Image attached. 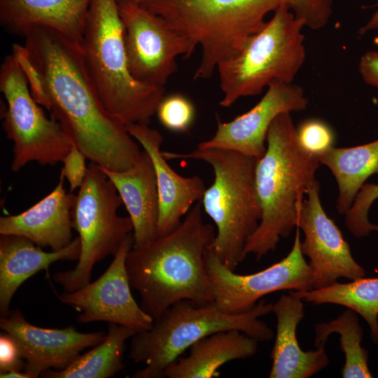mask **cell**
Segmentation results:
<instances>
[{"label":"cell","instance_id":"6da1fadb","mask_svg":"<svg viewBox=\"0 0 378 378\" xmlns=\"http://www.w3.org/2000/svg\"><path fill=\"white\" fill-rule=\"evenodd\" d=\"M24 46L39 71L48 111L90 162L122 172L140 150L126 125L104 108L85 70L80 43L44 27L32 29Z\"/></svg>","mask_w":378,"mask_h":378},{"label":"cell","instance_id":"7a4b0ae2","mask_svg":"<svg viewBox=\"0 0 378 378\" xmlns=\"http://www.w3.org/2000/svg\"><path fill=\"white\" fill-rule=\"evenodd\" d=\"M215 236L213 225L203 220L200 200L175 230L129 251L125 267L130 286L153 320L181 300L214 302L205 253Z\"/></svg>","mask_w":378,"mask_h":378},{"label":"cell","instance_id":"3957f363","mask_svg":"<svg viewBox=\"0 0 378 378\" xmlns=\"http://www.w3.org/2000/svg\"><path fill=\"white\" fill-rule=\"evenodd\" d=\"M266 150L257 159L255 188L262 216L248 238L244 255L259 260L274 251L281 238L297 227L304 195L316 179L321 164L318 157L300 144L290 113L279 114L271 124Z\"/></svg>","mask_w":378,"mask_h":378},{"label":"cell","instance_id":"277c9868","mask_svg":"<svg viewBox=\"0 0 378 378\" xmlns=\"http://www.w3.org/2000/svg\"><path fill=\"white\" fill-rule=\"evenodd\" d=\"M317 0H143L140 4L202 48L193 78L212 76L218 65L234 57L267 22L270 12L286 7L307 16Z\"/></svg>","mask_w":378,"mask_h":378},{"label":"cell","instance_id":"5b68a950","mask_svg":"<svg viewBox=\"0 0 378 378\" xmlns=\"http://www.w3.org/2000/svg\"><path fill=\"white\" fill-rule=\"evenodd\" d=\"M80 46L85 70L105 110L125 125H148L165 88L145 85L132 75L118 0H91Z\"/></svg>","mask_w":378,"mask_h":378},{"label":"cell","instance_id":"8992f818","mask_svg":"<svg viewBox=\"0 0 378 378\" xmlns=\"http://www.w3.org/2000/svg\"><path fill=\"white\" fill-rule=\"evenodd\" d=\"M273 303L262 300L251 309L227 314L213 302L199 304L183 300L168 307L152 326L132 337L130 358L145 367L133 378H161L165 368L194 343L213 333L238 330L259 342L270 341L272 330L260 317L272 310Z\"/></svg>","mask_w":378,"mask_h":378},{"label":"cell","instance_id":"52a82bcc","mask_svg":"<svg viewBox=\"0 0 378 378\" xmlns=\"http://www.w3.org/2000/svg\"><path fill=\"white\" fill-rule=\"evenodd\" d=\"M162 153L167 160L194 159L212 167L214 180L201 202L217 229L211 248L220 261L234 271L246 258V244L262 216L255 188L257 159L223 148H197L188 153Z\"/></svg>","mask_w":378,"mask_h":378},{"label":"cell","instance_id":"ba28073f","mask_svg":"<svg viewBox=\"0 0 378 378\" xmlns=\"http://www.w3.org/2000/svg\"><path fill=\"white\" fill-rule=\"evenodd\" d=\"M304 22L281 7L240 51L217 66L223 107L254 96L273 81L292 83L306 58Z\"/></svg>","mask_w":378,"mask_h":378},{"label":"cell","instance_id":"9c48e42d","mask_svg":"<svg viewBox=\"0 0 378 378\" xmlns=\"http://www.w3.org/2000/svg\"><path fill=\"white\" fill-rule=\"evenodd\" d=\"M123 204L113 183L99 165L90 162L72 209L73 228L78 232L80 254L73 269L56 272L53 280L66 292L90 282L95 264L114 255L133 232L130 216H120Z\"/></svg>","mask_w":378,"mask_h":378},{"label":"cell","instance_id":"30bf717a","mask_svg":"<svg viewBox=\"0 0 378 378\" xmlns=\"http://www.w3.org/2000/svg\"><path fill=\"white\" fill-rule=\"evenodd\" d=\"M1 118L13 143L10 168L17 172L30 162L54 166L74 145L58 122L48 118L32 97L21 68L12 55L0 66Z\"/></svg>","mask_w":378,"mask_h":378},{"label":"cell","instance_id":"8fae6325","mask_svg":"<svg viewBox=\"0 0 378 378\" xmlns=\"http://www.w3.org/2000/svg\"><path fill=\"white\" fill-rule=\"evenodd\" d=\"M118 8L132 75L145 85L164 88L177 70V57L189 58L197 46L141 4L118 0Z\"/></svg>","mask_w":378,"mask_h":378},{"label":"cell","instance_id":"7c38bea8","mask_svg":"<svg viewBox=\"0 0 378 378\" xmlns=\"http://www.w3.org/2000/svg\"><path fill=\"white\" fill-rule=\"evenodd\" d=\"M300 228L293 247L279 262L258 272L237 274L225 266L211 246L205 253V267L216 305L223 312L240 314L251 309L257 302L271 293L313 289V271L300 248Z\"/></svg>","mask_w":378,"mask_h":378},{"label":"cell","instance_id":"4fadbf2b","mask_svg":"<svg viewBox=\"0 0 378 378\" xmlns=\"http://www.w3.org/2000/svg\"><path fill=\"white\" fill-rule=\"evenodd\" d=\"M133 233L125 239L106 270L95 281L57 298L79 312L80 323L106 321L137 329L150 328L153 318L135 301L131 293L125 261L134 246Z\"/></svg>","mask_w":378,"mask_h":378},{"label":"cell","instance_id":"5bb4252c","mask_svg":"<svg viewBox=\"0 0 378 378\" xmlns=\"http://www.w3.org/2000/svg\"><path fill=\"white\" fill-rule=\"evenodd\" d=\"M307 195L300 209L297 227L304 235L300 248L309 258L313 289L328 287L340 278L355 281L365 277V271L354 259L349 243L322 206L317 180Z\"/></svg>","mask_w":378,"mask_h":378},{"label":"cell","instance_id":"9a60e30c","mask_svg":"<svg viewBox=\"0 0 378 378\" xmlns=\"http://www.w3.org/2000/svg\"><path fill=\"white\" fill-rule=\"evenodd\" d=\"M308 99L303 88L292 83L273 81L261 99L249 111L229 122L217 118L214 135L200 143L198 148H223L260 158L266 150L268 130L281 113L304 111Z\"/></svg>","mask_w":378,"mask_h":378},{"label":"cell","instance_id":"2e32d148","mask_svg":"<svg viewBox=\"0 0 378 378\" xmlns=\"http://www.w3.org/2000/svg\"><path fill=\"white\" fill-rule=\"evenodd\" d=\"M0 328L15 342L31 378L48 370H60L71 365L85 349L102 342L104 332L84 333L74 326L45 328L29 323L19 309L0 318Z\"/></svg>","mask_w":378,"mask_h":378},{"label":"cell","instance_id":"e0dca14e","mask_svg":"<svg viewBox=\"0 0 378 378\" xmlns=\"http://www.w3.org/2000/svg\"><path fill=\"white\" fill-rule=\"evenodd\" d=\"M126 127L151 158L159 197L157 237L166 235L181 224L182 217L196 201L202 200L206 188L200 176L184 177L170 167L160 150L163 136L158 130L144 124H130Z\"/></svg>","mask_w":378,"mask_h":378},{"label":"cell","instance_id":"ac0fdd59","mask_svg":"<svg viewBox=\"0 0 378 378\" xmlns=\"http://www.w3.org/2000/svg\"><path fill=\"white\" fill-rule=\"evenodd\" d=\"M60 174L52 191L36 204L16 214L0 218V234L24 237L41 248L59 251L72 240V209L76 195L66 192Z\"/></svg>","mask_w":378,"mask_h":378},{"label":"cell","instance_id":"d6986e66","mask_svg":"<svg viewBox=\"0 0 378 378\" xmlns=\"http://www.w3.org/2000/svg\"><path fill=\"white\" fill-rule=\"evenodd\" d=\"M91 0H0V24L24 36L34 28L54 30L80 43Z\"/></svg>","mask_w":378,"mask_h":378},{"label":"cell","instance_id":"ffe728a7","mask_svg":"<svg viewBox=\"0 0 378 378\" xmlns=\"http://www.w3.org/2000/svg\"><path fill=\"white\" fill-rule=\"evenodd\" d=\"M276 318L274 344L271 352L272 365L270 378H308L329 363L326 344L316 350L303 351L297 340V327L304 316L303 300L290 291L273 304Z\"/></svg>","mask_w":378,"mask_h":378},{"label":"cell","instance_id":"44dd1931","mask_svg":"<svg viewBox=\"0 0 378 378\" xmlns=\"http://www.w3.org/2000/svg\"><path fill=\"white\" fill-rule=\"evenodd\" d=\"M101 169L113 183L133 225L134 247L157 237L159 197L156 176L151 158L142 150L139 159L122 172Z\"/></svg>","mask_w":378,"mask_h":378},{"label":"cell","instance_id":"7402d4cb","mask_svg":"<svg viewBox=\"0 0 378 378\" xmlns=\"http://www.w3.org/2000/svg\"><path fill=\"white\" fill-rule=\"evenodd\" d=\"M78 237L56 251H44L30 239L15 234H0V315L6 316L18 288L29 277L60 260H78Z\"/></svg>","mask_w":378,"mask_h":378},{"label":"cell","instance_id":"603a6c76","mask_svg":"<svg viewBox=\"0 0 378 378\" xmlns=\"http://www.w3.org/2000/svg\"><path fill=\"white\" fill-rule=\"evenodd\" d=\"M259 342L238 330L220 331L202 338L164 370L163 377L213 378L225 363L254 356Z\"/></svg>","mask_w":378,"mask_h":378},{"label":"cell","instance_id":"cb8c5ba5","mask_svg":"<svg viewBox=\"0 0 378 378\" xmlns=\"http://www.w3.org/2000/svg\"><path fill=\"white\" fill-rule=\"evenodd\" d=\"M317 157L337 181L336 209L338 214H345L366 180L378 174V139L353 147L333 146Z\"/></svg>","mask_w":378,"mask_h":378},{"label":"cell","instance_id":"d4e9b609","mask_svg":"<svg viewBox=\"0 0 378 378\" xmlns=\"http://www.w3.org/2000/svg\"><path fill=\"white\" fill-rule=\"evenodd\" d=\"M139 330L108 323L105 339L86 354L80 355L63 370H48L41 374L46 378H108L124 368L126 342Z\"/></svg>","mask_w":378,"mask_h":378},{"label":"cell","instance_id":"484cf974","mask_svg":"<svg viewBox=\"0 0 378 378\" xmlns=\"http://www.w3.org/2000/svg\"><path fill=\"white\" fill-rule=\"evenodd\" d=\"M303 301L315 304H335L351 309L367 322L372 341L378 342V277L361 278L321 289L290 290Z\"/></svg>","mask_w":378,"mask_h":378},{"label":"cell","instance_id":"4316f807","mask_svg":"<svg viewBox=\"0 0 378 378\" xmlns=\"http://www.w3.org/2000/svg\"><path fill=\"white\" fill-rule=\"evenodd\" d=\"M358 315L355 311L346 308L336 319L316 323L314 326L316 348L326 344L331 334L340 335V349L345 356L341 372L343 378L372 377L368 367V351L360 344L363 331Z\"/></svg>","mask_w":378,"mask_h":378},{"label":"cell","instance_id":"83f0119b","mask_svg":"<svg viewBox=\"0 0 378 378\" xmlns=\"http://www.w3.org/2000/svg\"><path fill=\"white\" fill-rule=\"evenodd\" d=\"M377 198L378 183H365L345 214V225L356 238L378 232V225L372 224L368 219L369 210Z\"/></svg>","mask_w":378,"mask_h":378},{"label":"cell","instance_id":"f1b7e54d","mask_svg":"<svg viewBox=\"0 0 378 378\" xmlns=\"http://www.w3.org/2000/svg\"><path fill=\"white\" fill-rule=\"evenodd\" d=\"M156 114L161 124L167 129L177 132H188L195 115L192 102L181 94L164 97Z\"/></svg>","mask_w":378,"mask_h":378},{"label":"cell","instance_id":"f546056e","mask_svg":"<svg viewBox=\"0 0 378 378\" xmlns=\"http://www.w3.org/2000/svg\"><path fill=\"white\" fill-rule=\"evenodd\" d=\"M296 130L302 146L316 156L333 147V131L328 124L321 120H306Z\"/></svg>","mask_w":378,"mask_h":378},{"label":"cell","instance_id":"4dcf8cb0","mask_svg":"<svg viewBox=\"0 0 378 378\" xmlns=\"http://www.w3.org/2000/svg\"><path fill=\"white\" fill-rule=\"evenodd\" d=\"M11 55L17 61L28 83L34 99L42 107L48 109V98L41 74L31 60L24 46L13 43Z\"/></svg>","mask_w":378,"mask_h":378},{"label":"cell","instance_id":"1f68e13d","mask_svg":"<svg viewBox=\"0 0 378 378\" xmlns=\"http://www.w3.org/2000/svg\"><path fill=\"white\" fill-rule=\"evenodd\" d=\"M86 158L85 155L74 145L62 161L63 167L60 174L69 182L71 192L79 188L85 180L88 170Z\"/></svg>","mask_w":378,"mask_h":378},{"label":"cell","instance_id":"d6a6232c","mask_svg":"<svg viewBox=\"0 0 378 378\" xmlns=\"http://www.w3.org/2000/svg\"><path fill=\"white\" fill-rule=\"evenodd\" d=\"M24 362L19 349L7 332L0 335V374L11 371H24Z\"/></svg>","mask_w":378,"mask_h":378},{"label":"cell","instance_id":"836d02e7","mask_svg":"<svg viewBox=\"0 0 378 378\" xmlns=\"http://www.w3.org/2000/svg\"><path fill=\"white\" fill-rule=\"evenodd\" d=\"M358 71L365 83L378 89V51L370 50L361 56Z\"/></svg>","mask_w":378,"mask_h":378},{"label":"cell","instance_id":"e575fe53","mask_svg":"<svg viewBox=\"0 0 378 378\" xmlns=\"http://www.w3.org/2000/svg\"><path fill=\"white\" fill-rule=\"evenodd\" d=\"M371 31H378V8L372 14L370 20L359 29L358 33L360 35H363Z\"/></svg>","mask_w":378,"mask_h":378},{"label":"cell","instance_id":"d590c367","mask_svg":"<svg viewBox=\"0 0 378 378\" xmlns=\"http://www.w3.org/2000/svg\"><path fill=\"white\" fill-rule=\"evenodd\" d=\"M1 378H31L30 376L24 371H11L0 374Z\"/></svg>","mask_w":378,"mask_h":378},{"label":"cell","instance_id":"8d00e7d4","mask_svg":"<svg viewBox=\"0 0 378 378\" xmlns=\"http://www.w3.org/2000/svg\"><path fill=\"white\" fill-rule=\"evenodd\" d=\"M129 1H132V2H135V3L140 4L143 0H129Z\"/></svg>","mask_w":378,"mask_h":378},{"label":"cell","instance_id":"74e56055","mask_svg":"<svg viewBox=\"0 0 378 378\" xmlns=\"http://www.w3.org/2000/svg\"><path fill=\"white\" fill-rule=\"evenodd\" d=\"M377 322H378V318H377ZM377 344H378V342H377Z\"/></svg>","mask_w":378,"mask_h":378}]
</instances>
